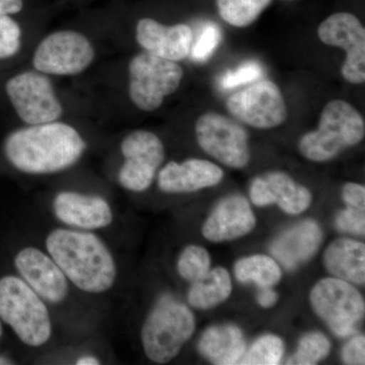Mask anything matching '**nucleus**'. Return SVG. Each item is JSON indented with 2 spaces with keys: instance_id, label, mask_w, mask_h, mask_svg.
<instances>
[{
  "instance_id": "1",
  "label": "nucleus",
  "mask_w": 365,
  "mask_h": 365,
  "mask_svg": "<svg viewBox=\"0 0 365 365\" xmlns=\"http://www.w3.org/2000/svg\"><path fill=\"white\" fill-rule=\"evenodd\" d=\"M86 150L85 139L62 122L29 125L11 132L4 155L14 168L30 175H49L71 168Z\"/></svg>"
},
{
  "instance_id": "2",
  "label": "nucleus",
  "mask_w": 365,
  "mask_h": 365,
  "mask_svg": "<svg viewBox=\"0 0 365 365\" xmlns=\"http://www.w3.org/2000/svg\"><path fill=\"white\" fill-rule=\"evenodd\" d=\"M45 245L69 282L81 292L104 294L116 282V261L97 235L88 230L56 228L47 235Z\"/></svg>"
},
{
  "instance_id": "3",
  "label": "nucleus",
  "mask_w": 365,
  "mask_h": 365,
  "mask_svg": "<svg viewBox=\"0 0 365 365\" xmlns=\"http://www.w3.org/2000/svg\"><path fill=\"white\" fill-rule=\"evenodd\" d=\"M364 136V118L356 108L344 100H332L319 115L318 128L299 139V150L311 162H329Z\"/></svg>"
},
{
  "instance_id": "4",
  "label": "nucleus",
  "mask_w": 365,
  "mask_h": 365,
  "mask_svg": "<svg viewBox=\"0 0 365 365\" xmlns=\"http://www.w3.org/2000/svg\"><path fill=\"white\" fill-rule=\"evenodd\" d=\"M195 329V317L191 309L170 295H163L141 328L144 353L155 364H169L181 352Z\"/></svg>"
},
{
  "instance_id": "5",
  "label": "nucleus",
  "mask_w": 365,
  "mask_h": 365,
  "mask_svg": "<svg viewBox=\"0 0 365 365\" xmlns=\"http://www.w3.org/2000/svg\"><path fill=\"white\" fill-rule=\"evenodd\" d=\"M0 319L30 347H41L51 338V317L44 300L16 276L0 278Z\"/></svg>"
},
{
  "instance_id": "6",
  "label": "nucleus",
  "mask_w": 365,
  "mask_h": 365,
  "mask_svg": "<svg viewBox=\"0 0 365 365\" xmlns=\"http://www.w3.org/2000/svg\"><path fill=\"white\" fill-rule=\"evenodd\" d=\"M129 97L143 112L160 109L163 101L176 93L184 78L178 62L160 58L148 52L139 53L130 60Z\"/></svg>"
},
{
  "instance_id": "7",
  "label": "nucleus",
  "mask_w": 365,
  "mask_h": 365,
  "mask_svg": "<svg viewBox=\"0 0 365 365\" xmlns=\"http://www.w3.org/2000/svg\"><path fill=\"white\" fill-rule=\"evenodd\" d=\"M309 302L317 316L337 337L354 335L364 318V297L351 283L338 278L319 280L312 288Z\"/></svg>"
},
{
  "instance_id": "8",
  "label": "nucleus",
  "mask_w": 365,
  "mask_h": 365,
  "mask_svg": "<svg viewBox=\"0 0 365 365\" xmlns=\"http://www.w3.org/2000/svg\"><path fill=\"white\" fill-rule=\"evenodd\" d=\"M197 143L207 155L232 169H242L250 162L249 134L241 122L208 112L195 124Z\"/></svg>"
},
{
  "instance_id": "9",
  "label": "nucleus",
  "mask_w": 365,
  "mask_h": 365,
  "mask_svg": "<svg viewBox=\"0 0 365 365\" xmlns=\"http://www.w3.org/2000/svg\"><path fill=\"white\" fill-rule=\"evenodd\" d=\"M7 97L21 121L28 125L57 121L63 113L52 81L47 74L28 71L6 81Z\"/></svg>"
},
{
  "instance_id": "10",
  "label": "nucleus",
  "mask_w": 365,
  "mask_h": 365,
  "mask_svg": "<svg viewBox=\"0 0 365 365\" xmlns=\"http://www.w3.org/2000/svg\"><path fill=\"white\" fill-rule=\"evenodd\" d=\"M95 48L83 34L57 31L41 41L34 53L36 71L49 76H76L88 68L95 59Z\"/></svg>"
},
{
  "instance_id": "11",
  "label": "nucleus",
  "mask_w": 365,
  "mask_h": 365,
  "mask_svg": "<svg viewBox=\"0 0 365 365\" xmlns=\"http://www.w3.org/2000/svg\"><path fill=\"white\" fill-rule=\"evenodd\" d=\"M120 148L124 163L118 174L119 184L136 193L146 191L165 160L163 141L153 132L135 130L124 137Z\"/></svg>"
},
{
  "instance_id": "12",
  "label": "nucleus",
  "mask_w": 365,
  "mask_h": 365,
  "mask_svg": "<svg viewBox=\"0 0 365 365\" xmlns=\"http://www.w3.org/2000/svg\"><path fill=\"white\" fill-rule=\"evenodd\" d=\"M227 109L234 119L257 129H272L287 121V106L280 88L268 79L230 96Z\"/></svg>"
},
{
  "instance_id": "13",
  "label": "nucleus",
  "mask_w": 365,
  "mask_h": 365,
  "mask_svg": "<svg viewBox=\"0 0 365 365\" xmlns=\"http://www.w3.org/2000/svg\"><path fill=\"white\" fill-rule=\"evenodd\" d=\"M318 37L324 44L344 50L343 78L352 85L364 83L365 29L359 19L349 13L334 14L322 21Z\"/></svg>"
},
{
  "instance_id": "14",
  "label": "nucleus",
  "mask_w": 365,
  "mask_h": 365,
  "mask_svg": "<svg viewBox=\"0 0 365 365\" xmlns=\"http://www.w3.org/2000/svg\"><path fill=\"white\" fill-rule=\"evenodd\" d=\"M14 266L21 279L48 304H61L68 295L69 281L49 254L26 247L16 254Z\"/></svg>"
},
{
  "instance_id": "15",
  "label": "nucleus",
  "mask_w": 365,
  "mask_h": 365,
  "mask_svg": "<svg viewBox=\"0 0 365 365\" xmlns=\"http://www.w3.org/2000/svg\"><path fill=\"white\" fill-rule=\"evenodd\" d=\"M250 197L252 202L258 207L276 204L281 210L290 215L304 212L313 201V195L307 187L280 170L254 179L250 187Z\"/></svg>"
},
{
  "instance_id": "16",
  "label": "nucleus",
  "mask_w": 365,
  "mask_h": 365,
  "mask_svg": "<svg viewBox=\"0 0 365 365\" xmlns=\"http://www.w3.org/2000/svg\"><path fill=\"white\" fill-rule=\"evenodd\" d=\"M52 208L59 222L74 230L88 232L109 227L114 217L111 206L103 197L78 192H59Z\"/></svg>"
},
{
  "instance_id": "17",
  "label": "nucleus",
  "mask_w": 365,
  "mask_h": 365,
  "mask_svg": "<svg viewBox=\"0 0 365 365\" xmlns=\"http://www.w3.org/2000/svg\"><path fill=\"white\" fill-rule=\"evenodd\" d=\"M256 216L246 197L234 194L223 198L202 227L209 242L234 241L250 234L256 227Z\"/></svg>"
},
{
  "instance_id": "18",
  "label": "nucleus",
  "mask_w": 365,
  "mask_h": 365,
  "mask_svg": "<svg viewBox=\"0 0 365 365\" xmlns=\"http://www.w3.org/2000/svg\"><path fill=\"white\" fill-rule=\"evenodd\" d=\"M135 36L146 52L174 62L189 56L193 42V32L186 24L165 26L150 18L137 23Z\"/></svg>"
},
{
  "instance_id": "19",
  "label": "nucleus",
  "mask_w": 365,
  "mask_h": 365,
  "mask_svg": "<svg viewBox=\"0 0 365 365\" xmlns=\"http://www.w3.org/2000/svg\"><path fill=\"white\" fill-rule=\"evenodd\" d=\"M225 177L222 168L199 158L182 163L170 162L158 173V186L163 193H193L220 184Z\"/></svg>"
},
{
  "instance_id": "20",
  "label": "nucleus",
  "mask_w": 365,
  "mask_h": 365,
  "mask_svg": "<svg viewBox=\"0 0 365 365\" xmlns=\"http://www.w3.org/2000/svg\"><path fill=\"white\" fill-rule=\"evenodd\" d=\"M323 232L314 220L300 222L281 234L271 245V253L287 270L306 263L318 251Z\"/></svg>"
},
{
  "instance_id": "21",
  "label": "nucleus",
  "mask_w": 365,
  "mask_h": 365,
  "mask_svg": "<svg viewBox=\"0 0 365 365\" xmlns=\"http://www.w3.org/2000/svg\"><path fill=\"white\" fill-rule=\"evenodd\" d=\"M197 348L204 359L217 365L239 364L247 349L241 329L232 324L209 327Z\"/></svg>"
},
{
  "instance_id": "22",
  "label": "nucleus",
  "mask_w": 365,
  "mask_h": 365,
  "mask_svg": "<svg viewBox=\"0 0 365 365\" xmlns=\"http://www.w3.org/2000/svg\"><path fill=\"white\" fill-rule=\"evenodd\" d=\"M324 264L332 277L351 284L365 282V246L355 240L341 239L331 242L324 254Z\"/></svg>"
},
{
  "instance_id": "23",
  "label": "nucleus",
  "mask_w": 365,
  "mask_h": 365,
  "mask_svg": "<svg viewBox=\"0 0 365 365\" xmlns=\"http://www.w3.org/2000/svg\"><path fill=\"white\" fill-rule=\"evenodd\" d=\"M232 282L230 272L225 268L210 269L201 279L191 283L188 292L190 306L197 309H213L230 297Z\"/></svg>"
},
{
  "instance_id": "24",
  "label": "nucleus",
  "mask_w": 365,
  "mask_h": 365,
  "mask_svg": "<svg viewBox=\"0 0 365 365\" xmlns=\"http://www.w3.org/2000/svg\"><path fill=\"white\" fill-rule=\"evenodd\" d=\"M235 275L240 282H252L265 288L277 284L282 271L273 258L259 254L240 259L235 265Z\"/></svg>"
},
{
  "instance_id": "25",
  "label": "nucleus",
  "mask_w": 365,
  "mask_h": 365,
  "mask_svg": "<svg viewBox=\"0 0 365 365\" xmlns=\"http://www.w3.org/2000/svg\"><path fill=\"white\" fill-rule=\"evenodd\" d=\"M272 0H216L218 13L225 23L246 28L254 23Z\"/></svg>"
},
{
  "instance_id": "26",
  "label": "nucleus",
  "mask_w": 365,
  "mask_h": 365,
  "mask_svg": "<svg viewBox=\"0 0 365 365\" xmlns=\"http://www.w3.org/2000/svg\"><path fill=\"white\" fill-rule=\"evenodd\" d=\"M284 343L279 336L266 334L261 336L245 351L239 364H279L284 355Z\"/></svg>"
},
{
  "instance_id": "27",
  "label": "nucleus",
  "mask_w": 365,
  "mask_h": 365,
  "mask_svg": "<svg viewBox=\"0 0 365 365\" xmlns=\"http://www.w3.org/2000/svg\"><path fill=\"white\" fill-rule=\"evenodd\" d=\"M210 264L207 250L196 245H190L180 254L177 270L182 279L192 283L201 279L209 272Z\"/></svg>"
},
{
  "instance_id": "28",
  "label": "nucleus",
  "mask_w": 365,
  "mask_h": 365,
  "mask_svg": "<svg viewBox=\"0 0 365 365\" xmlns=\"http://www.w3.org/2000/svg\"><path fill=\"white\" fill-rule=\"evenodd\" d=\"M331 343L326 335L321 332H309L300 338L297 351L289 364L313 365L328 356Z\"/></svg>"
},
{
  "instance_id": "29",
  "label": "nucleus",
  "mask_w": 365,
  "mask_h": 365,
  "mask_svg": "<svg viewBox=\"0 0 365 365\" xmlns=\"http://www.w3.org/2000/svg\"><path fill=\"white\" fill-rule=\"evenodd\" d=\"M21 46V29L14 19L0 16V60L18 54Z\"/></svg>"
},
{
  "instance_id": "30",
  "label": "nucleus",
  "mask_w": 365,
  "mask_h": 365,
  "mask_svg": "<svg viewBox=\"0 0 365 365\" xmlns=\"http://www.w3.org/2000/svg\"><path fill=\"white\" fill-rule=\"evenodd\" d=\"M222 40V30L220 26L213 23H207L204 26L200 37L194 46H192V59L197 62L206 61L217 49Z\"/></svg>"
},
{
  "instance_id": "31",
  "label": "nucleus",
  "mask_w": 365,
  "mask_h": 365,
  "mask_svg": "<svg viewBox=\"0 0 365 365\" xmlns=\"http://www.w3.org/2000/svg\"><path fill=\"white\" fill-rule=\"evenodd\" d=\"M263 68L258 62L248 61L242 64L237 71H227L222 76V86L225 90L237 88V86L246 85L261 78Z\"/></svg>"
},
{
  "instance_id": "32",
  "label": "nucleus",
  "mask_w": 365,
  "mask_h": 365,
  "mask_svg": "<svg viewBox=\"0 0 365 365\" xmlns=\"http://www.w3.org/2000/svg\"><path fill=\"white\" fill-rule=\"evenodd\" d=\"M336 227L341 232L364 235L365 215L364 209L350 207L340 211L336 217Z\"/></svg>"
},
{
  "instance_id": "33",
  "label": "nucleus",
  "mask_w": 365,
  "mask_h": 365,
  "mask_svg": "<svg viewBox=\"0 0 365 365\" xmlns=\"http://www.w3.org/2000/svg\"><path fill=\"white\" fill-rule=\"evenodd\" d=\"M341 359L345 364L361 365L365 364V337L357 335L343 346Z\"/></svg>"
},
{
  "instance_id": "34",
  "label": "nucleus",
  "mask_w": 365,
  "mask_h": 365,
  "mask_svg": "<svg viewBox=\"0 0 365 365\" xmlns=\"http://www.w3.org/2000/svg\"><path fill=\"white\" fill-rule=\"evenodd\" d=\"M342 198L346 205L365 210V187L357 182H347L342 189Z\"/></svg>"
},
{
  "instance_id": "35",
  "label": "nucleus",
  "mask_w": 365,
  "mask_h": 365,
  "mask_svg": "<svg viewBox=\"0 0 365 365\" xmlns=\"http://www.w3.org/2000/svg\"><path fill=\"white\" fill-rule=\"evenodd\" d=\"M277 300V292H274L272 287L261 288L260 292L257 295V302L264 309L272 307Z\"/></svg>"
},
{
  "instance_id": "36",
  "label": "nucleus",
  "mask_w": 365,
  "mask_h": 365,
  "mask_svg": "<svg viewBox=\"0 0 365 365\" xmlns=\"http://www.w3.org/2000/svg\"><path fill=\"white\" fill-rule=\"evenodd\" d=\"M23 0H0V16H13L21 11Z\"/></svg>"
},
{
  "instance_id": "37",
  "label": "nucleus",
  "mask_w": 365,
  "mask_h": 365,
  "mask_svg": "<svg viewBox=\"0 0 365 365\" xmlns=\"http://www.w3.org/2000/svg\"><path fill=\"white\" fill-rule=\"evenodd\" d=\"M100 364V360L96 359L95 356H83L76 360V365H98Z\"/></svg>"
},
{
  "instance_id": "38",
  "label": "nucleus",
  "mask_w": 365,
  "mask_h": 365,
  "mask_svg": "<svg viewBox=\"0 0 365 365\" xmlns=\"http://www.w3.org/2000/svg\"><path fill=\"white\" fill-rule=\"evenodd\" d=\"M11 362L9 359H4V357H0V365L11 364Z\"/></svg>"
},
{
  "instance_id": "39",
  "label": "nucleus",
  "mask_w": 365,
  "mask_h": 365,
  "mask_svg": "<svg viewBox=\"0 0 365 365\" xmlns=\"http://www.w3.org/2000/svg\"><path fill=\"white\" fill-rule=\"evenodd\" d=\"M1 335H2V326H1V323H0V337H1Z\"/></svg>"
}]
</instances>
